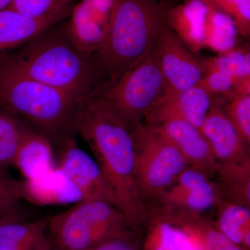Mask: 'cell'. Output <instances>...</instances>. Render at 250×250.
<instances>
[{
  "label": "cell",
  "mask_w": 250,
  "mask_h": 250,
  "mask_svg": "<svg viewBox=\"0 0 250 250\" xmlns=\"http://www.w3.org/2000/svg\"><path fill=\"white\" fill-rule=\"evenodd\" d=\"M93 153L113 194L115 206L129 229L142 236L149 213L136 182L131 128L125 124L100 93L90 97L77 129Z\"/></svg>",
  "instance_id": "1"
},
{
  "label": "cell",
  "mask_w": 250,
  "mask_h": 250,
  "mask_svg": "<svg viewBox=\"0 0 250 250\" xmlns=\"http://www.w3.org/2000/svg\"><path fill=\"white\" fill-rule=\"evenodd\" d=\"M224 111L242 139L250 145V93L233 92Z\"/></svg>",
  "instance_id": "26"
},
{
  "label": "cell",
  "mask_w": 250,
  "mask_h": 250,
  "mask_svg": "<svg viewBox=\"0 0 250 250\" xmlns=\"http://www.w3.org/2000/svg\"><path fill=\"white\" fill-rule=\"evenodd\" d=\"M54 150L58 156L57 167L78 188L82 202L103 201L115 206L111 188L98 164L79 147L75 138L63 141Z\"/></svg>",
  "instance_id": "9"
},
{
  "label": "cell",
  "mask_w": 250,
  "mask_h": 250,
  "mask_svg": "<svg viewBox=\"0 0 250 250\" xmlns=\"http://www.w3.org/2000/svg\"><path fill=\"white\" fill-rule=\"evenodd\" d=\"M29 125L13 113L0 108V175L14 165L15 158Z\"/></svg>",
  "instance_id": "23"
},
{
  "label": "cell",
  "mask_w": 250,
  "mask_h": 250,
  "mask_svg": "<svg viewBox=\"0 0 250 250\" xmlns=\"http://www.w3.org/2000/svg\"><path fill=\"white\" fill-rule=\"evenodd\" d=\"M14 0H0V11L9 9Z\"/></svg>",
  "instance_id": "33"
},
{
  "label": "cell",
  "mask_w": 250,
  "mask_h": 250,
  "mask_svg": "<svg viewBox=\"0 0 250 250\" xmlns=\"http://www.w3.org/2000/svg\"><path fill=\"white\" fill-rule=\"evenodd\" d=\"M207 9L204 0H185L166 13L167 26L195 53L204 47L203 24Z\"/></svg>",
  "instance_id": "17"
},
{
  "label": "cell",
  "mask_w": 250,
  "mask_h": 250,
  "mask_svg": "<svg viewBox=\"0 0 250 250\" xmlns=\"http://www.w3.org/2000/svg\"><path fill=\"white\" fill-rule=\"evenodd\" d=\"M167 220L190 235L200 250H247L230 241L215 223L202 215L177 213L167 215Z\"/></svg>",
  "instance_id": "19"
},
{
  "label": "cell",
  "mask_w": 250,
  "mask_h": 250,
  "mask_svg": "<svg viewBox=\"0 0 250 250\" xmlns=\"http://www.w3.org/2000/svg\"><path fill=\"white\" fill-rule=\"evenodd\" d=\"M86 102L32 80L0 60V108L47 138L54 149L76 138Z\"/></svg>",
  "instance_id": "3"
},
{
  "label": "cell",
  "mask_w": 250,
  "mask_h": 250,
  "mask_svg": "<svg viewBox=\"0 0 250 250\" xmlns=\"http://www.w3.org/2000/svg\"><path fill=\"white\" fill-rule=\"evenodd\" d=\"M65 20L0 60L16 71L86 102L108 83L98 55L87 57L70 40Z\"/></svg>",
  "instance_id": "2"
},
{
  "label": "cell",
  "mask_w": 250,
  "mask_h": 250,
  "mask_svg": "<svg viewBox=\"0 0 250 250\" xmlns=\"http://www.w3.org/2000/svg\"><path fill=\"white\" fill-rule=\"evenodd\" d=\"M207 4L228 15L236 24L238 34H250V0H204Z\"/></svg>",
  "instance_id": "27"
},
{
  "label": "cell",
  "mask_w": 250,
  "mask_h": 250,
  "mask_svg": "<svg viewBox=\"0 0 250 250\" xmlns=\"http://www.w3.org/2000/svg\"><path fill=\"white\" fill-rule=\"evenodd\" d=\"M54 156L50 141L29 126L23 136L13 166L24 179H34L55 168Z\"/></svg>",
  "instance_id": "18"
},
{
  "label": "cell",
  "mask_w": 250,
  "mask_h": 250,
  "mask_svg": "<svg viewBox=\"0 0 250 250\" xmlns=\"http://www.w3.org/2000/svg\"><path fill=\"white\" fill-rule=\"evenodd\" d=\"M238 34L232 18L207 4L203 24L204 47L219 54L228 52L236 47Z\"/></svg>",
  "instance_id": "22"
},
{
  "label": "cell",
  "mask_w": 250,
  "mask_h": 250,
  "mask_svg": "<svg viewBox=\"0 0 250 250\" xmlns=\"http://www.w3.org/2000/svg\"><path fill=\"white\" fill-rule=\"evenodd\" d=\"M168 89L155 48L100 95L130 128L142 123L147 112Z\"/></svg>",
  "instance_id": "7"
},
{
  "label": "cell",
  "mask_w": 250,
  "mask_h": 250,
  "mask_svg": "<svg viewBox=\"0 0 250 250\" xmlns=\"http://www.w3.org/2000/svg\"><path fill=\"white\" fill-rule=\"evenodd\" d=\"M22 200L39 207L73 205L82 202L78 188L58 167L42 175L23 179Z\"/></svg>",
  "instance_id": "16"
},
{
  "label": "cell",
  "mask_w": 250,
  "mask_h": 250,
  "mask_svg": "<svg viewBox=\"0 0 250 250\" xmlns=\"http://www.w3.org/2000/svg\"><path fill=\"white\" fill-rule=\"evenodd\" d=\"M46 220L56 250L90 249L129 229L121 210L103 201L78 202Z\"/></svg>",
  "instance_id": "5"
},
{
  "label": "cell",
  "mask_w": 250,
  "mask_h": 250,
  "mask_svg": "<svg viewBox=\"0 0 250 250\" xmlns=\"http://www.w3.org/2000/svg\"><path fill=\"white\" fill-rule=\"evenodd\" d=\"M200 83L213 96L220 94L228 96L234 92L236 87V81L233 77L218 68L207 65L205 75Z\"/></svg>",
  "instance_id": "28"
},
{
  "label": "cell",
  "mask_w": 250,
  "mask_h": 250,
  "mask_svg": "<svg viewBox=\"0 0 250 250\" xmlns=\"http://www.w3.org/2000/svg\"><path fill=\"white\" fill-rule=\"evenodd\" d=\"M27 220L20 201L0 205V226L12 222Z\"/></svg>",
  "instance_id": "32"
},
{
  "label": "cell",
  "mask_w": 250,
  "mask_h": 250,
  "mask_svg": "<svg viewBox=\"0 0 250 250\" xmlns=\"http://www.w3.org/2000/svg\"><path fill=\"white\" fill-rule=\"evenodd\" d=\"M220 202L218 186L202 171L188 167L160 197L159 211L201 215Z\"/></svg>",
  "instance_id": "8"
},
{
  "label": "cell",
  "mask_w": 250,
  "mask_h": 250,
  "mask_svg": "<svg viewBox=\"0 0 250 250\" xmlns=\"http://www.w3.org/2000/svg\"><path fill=\"white\" fill-rule=\"evenodd\" d=\"M215 225L230 241L243 246L244 235L250 231V207L221 201Z\"/></svg>",
  "instance_id": "25"
},
{
  "label": "cell",
  "mask_w": 250,
  "mask_h": 250,
  "mask_svg": "<svg viewBox=\"0 0 250 250\" xmlns=\"http://www.w3.org/2000/svg\"><path fill=\"white\" fill-rule=\"evenodd\" d=\"M114 0H77L65 19L66 32L87 57L97 55L106 35Z\"/></svg>",
  "instance_id": "10"
},
{
  "label": "cell",
  "mask_w": 250,
  "mask_h": 250,
  "mask_svg": "<svg viewBox=\"0 0 250 250\" xmlns=\"http://www.w3.org/2000/svg\"><path fill=\"white\" fill-rule=\"evenodd\" d=\"M167 10L159 0H114L107 35L97 54L107 85L152 52L167 24Z\"/></svg>",
  "instance_id": "4"
},
{
  "label": "cell",
  "mask_w": 250,
  "mask_h": 250,
  "mask_svg": "<svg viewBox=\"0 0 250 250\" xmlns=\"http://www.w3.org/2000/svg\"><path fill=\"white\" fill-rule=\"evenodd\" d=\"M154 48L170 89L186 90L200 83L206 72L205 60L195 57L167 24L161 31Z\"/></svg>",
  "instance_id": "11"
},
{
  "label": "cell",
  "mask_w": 250,
  "mask_h": 250,
  "mask_svg": "<svg viewBox=\"0 0 250 250\" xmlns=\"http://www.w3.org/2000/svg\"><path fill=\"white\" fill-rule=\"evenodd\" d=\"M207 66L226 72L236 81L234 92L250 93V54L248 49L234 48L205 60Z\"/></svg>",
  "instance_id": "24"
},
{
  "label": "cell",
  "mask_w": 250,
  "mask_h": 250,
  "mask_svg": "<svg viewBox=\"0 0 250 250\" xmlns=\"http://www.w3.org/2000/svg\"><path fill=\"white\" fill-rule=\"evenodd\" d=\"M77 0H14L9 9L25 16L40 18L47 16L62 4Z\"/></svg>",
  "instance_id": "29"
},
{
  "label": "cell",
  "mask_w": 250,
  "mask_h": 250,
  "mask_svg": "<svg viewBox=\"0 0 250 250\" xmlns=\"http://www.w3.org/2000/svg\"><path fill=\"white\" fill-rule=\"evenodd\" d=\"M46 219L21 220L0 226V250H36L49 239Z\"/></svg>",
  "instance_id": "20"
},
{
  "label": "cell",
  "mask_w": 250,
  "mask_h": 250,
  "mask_svg": "<svg viewBox=\"0 0 250 250\" xmlns=\"http://www.w3.org/2000/svg\"><path fill=\"white\" fill-rule=\"evenodd\" d=\"M215 175L220 186V201L250 206V161L232 164H218Z\"/></svg>",
  "instance_id": "21"
},
{
  "label": "cell",
  "mask_w": 250,
  "mask_h": 250,
  "mask_svg": "<svg viewBox=\"0 0 250 250\" xmlns=\"http://www.w3.org/2000/svg\"><path fill=\"white\" fill-rule=\"evenodd\" d=\"M218 164H239L250 161L247 144L224 111L223 103L213 98L201 127Z\"/></svg>",
  "instance_id": "13"
},
{
  "label": "cell",
  "mask_w": 250,
  "mask_h": 250,
  "mask_svg": "<svg viewBox=\"0 0 250 250\" xmlns=\"http://www.w3.org/2000/svg\"><path fill=\"white\" fill-rule=\"evenodd\" d=\"M141 236L129 229L86 250H144Z\"/></svg>",
  "instance_id": "30"
},
{
  "label": "cell",
  "mask_w": 250,
  "mask_h": 250,
  "mask_svg": "<svg viewBox=\"0 0 250 250\" xmlns=\"http://www.w3.org/2000/svg\"><path fill=\"white\" fill-rule=\"evenodd\" d=\"M213 96L200 83L182 90L168 88L145 116V124L157 125L170 119L184 120L201 129Z\"/></svg>",
  "instance_id": "12"
},
{
  "label": "cell",
  "mask_w": 250,
  "mask_h": 250,
  "mask_svg": "<svg viewBox=\"0 0 250 250\" xmlns=\"http://www.w3.org/2000/svg\"><path fill=\"white\" fill-rule=\"evenodd\" d=\"M76 2L62 4L40 18L29 17L11 9L0 11V56L12 52L47 28L66 19Z\"/></svg>",
  "instance_id": "14"
},
{
  "label": "cell",
  "mask_w": 250,
  "mask_h": 250,
  "mask_svg": "<svg viewBox=\"0 0 250 250\" xmlns=\"http://www.w3.org/2000/svg\"><path fill=\"white\" fill-rule=\"evenodd\" d=\"M36 250H53V245H52L50 238Z\"/></svg>",
  "instance_id": "34"
},
{
  "label": "cell",
  "mask_w": 250,
  "mask_h": 250,
  "mask_svg": "<svg viewBox=\"0 0 250 250\" xmlns=\"http://www.w3.org/2000/svg\"><path fill=\"white\" fill-rule=\"evenodd\" d=\"M136 182L143 200L157 201L177 177L190 167L177 147L154 125L131 128Z\"/></svg>",
  "instance_id": "6"
},
{
  "label": "cell",
  "mask_w": 250,
  "mask_h": 250,
  "mask_svg": "<svg viewBox=\"0 0 250 250\" xmlns=\"http://www.w3.org/2000/svg\"><path fill=\"white\" fill-rule=\"evenodd\" d=\"M22 180L0 175V205L22 200Z\"/></svg>",
  "instance_id": "31"
},
{
  "label": "cell",
  "mask_w": 250,
  "mask_h": 250,
  "mask_svg": "<svg viewBox=\"0 0 250 250\" xmlns=\"http://www.w3.org/2000/svg\"><path fill=\"white\" fill-rule=\"evenodd\" d=\"M177 147L190 167L215 175L217 164L201 129L184 120L170 119L154 125Z\"/></svg>",
  "instance_id": "15"
}]
</instances>
